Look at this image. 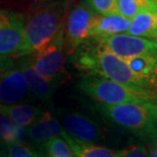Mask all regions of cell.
<instances>
[{"label": "cell", "instance_id": "52a82bcc", "mask_svg": "<svg viewBox=\"0 0 157 157\" xmlns=\"http://www.w3.org/2000/svg\"><path fill=\"white\" fill-rule=\"evenodd\" d=\"M25 46V18L10 10H0V57L21 55Z\"/></svg>", "mask_w": 157, "mask_h": 157}, {"label": "cell", "instance_id": "5bb4252c", "mask_svg": "<svg viewBox=\"0 0 157 157\" xmlns=\"http://www.w3.org/2000/svg\"><path fill=\"white\" fill-rule=\"evenodd\" d=\"M125 61L145 88L157 90V56L137 57Z\"/></svg>", "mask_w": 157, "mask_h": 157}, {"label": "cell", "instance_id": "d6986e66", "mask_svg": "<svg viewBox=\"0 0 157 157\" xmlns=\"http://www.w3.org/2000/svg\"><path fill=\"white\" fill-rule=\"evenodd\" d=\"M26 136H28V129L18 126L8 117L0 113V141L9 146L24 142Z\"/></svg>", "mask_w": 157, "mask_h": 157}, {"label": "cell", "instance_id": "cb8c5ba5", "mask_svg": "<svg viewBox=\"0 0 157 157\" xmlns=\"http://www.w3.org/2000/svg\"><path fill=\"white\" fill-rule=\"evenodd\" d=\"M148 157H157V143L154 142V144L151 146L149 150Z\"/></svg>", "mask_w": 157, "mask_h": 157}, {"label": "cell", "instance_id": "8992f818", "mask_svg": "<svg viewBox=\"0 0 157 157\" xmlns=\"http://www.w3.org/2000/svg\"><path fill=\"white\" fill-rule=\"evenodd\" d=\"M93 39L97 40L108 51L123 60L144 56H157L156 41L134 36L128 34Z\"/></svg>", "mask_w": 157, "mask_h": 157}, {"label": "cell", "instance_id": "d4e9b609", "mask_svg": "<svg viewBox=\"0 0 157 157\" xmlns=\"http://www.w3.org/2000/svg\"><path fill=\"white\" fill-rule=\"evenodd\" d=\"M0 157H2V156H1V155H0Z\"/></svg>", "mask_w": 157, "mask_h": 157}, {"label": "cell", "instance_id": "9a60e30c", "mask_svg": "<svg viewBox=\"0 0 157 157\" xmlns=\"http://www.w3.org/2000/svg\"><path fill=\"white\" fill-rule=\"evenodd\" d=\"M43 113V109L32 105L15 103L8 105L0 103V113L8 117L13 123L22 128H29L34 125L41 118Z\"/></svg>", "mask_w": 157, "mask_h": 157}, {"label": "cell", "instance_id": "44dd1931", "mask_svg": "<svg viewBox=\"0 0 157 157\" xmlns=\"http://www.w3.org/2000/svg\"><path fill=\"white\" fill-rule=\"evenodd\" d=\"M84 3L96 14L110 15L118 14L116 0H84Z\"/></svg>", "mask_w": 157, "mask_h": 157}, {"label": "cell", "instance_id": "9c48e42d", "mask_svg": "<svg viewBox=\"0 0 157 157\" xmlns=\"http://www.w3.org/2000/svg\"><path fill=\"white\" fill-rule=\"evenodd\" d=\"M96 13L85 3L76 5L68 13L64 23V43L68 54H73L89 40L91 22Z\"/></svg>", "mask_w": 157, "mask_h": 157}, {"label": "cell", "instance_id": "ffe728a7", "mask_svg": "<svg viewBox=\"0 0 157 157\" xmlns=\"http://www.w3.org/2000/svg\"><path fill=\"white\" fill-rule=\"evenodd\" d=\"M44 147L49 157H75L68 144L62 138H56L45 143Z\"/></svg>", "mask_w": 157, "mask_h": 157}, {"label": "cell", "instance_id": "ba28073f", "mask_svg": "<svg viewBox=\"0 0 157 157\" xmlns=\"http://www.w3.org/2000/svg\"><path fill=\"white\" fill-rule=\"evenodd\" d=\"M28 92V84L19 65L7 57H0V103L15 105Z\"/></svg>", "mask_w": 157, "mask_h": 157}, {"label": "cell", "instance_id": "5b68a950", "mask_svg": "<svg viewBox=\"0 0 157 157\" xmlns=\"http://www.w3.org/2000/svg\"><path fill=\"white\" fill-rule=\"evenodd\" d=\"M65 56L66 48L63 29L48 46L34 54L31 62L43 77L54 83L64 71Z\"/></svg>", "mask_w": 157, "mask_h": 157}, {"label": "cell", "instance_id": "4fadbf2b", "mask_svg": "<svg viewBox=\"0 0 157 157\" xmlns=\"http://www.w3.org/2000/svg\"><path fill=\"white\" fill-rule=\"evenodd\" d=\"M131 21L119 14L100 15L95 14L91 22L89 39L106 38V36L126 33Z\"/></svg>", "mask_w": 157, "mask_h": 157}, {"label": "cell", "instance_id": "2e32d148", "mask_svg": "<svg viewBox=\"0 0 157 157\" xmlns=\"http://www.w3.org/2000/svg\"><path fill=\"white\" fill-rule=\"evenodd\" d=\"M128 35L148 40H157V10L144 11L131 21Z\"/></svg>", "mask_w": 157, "mask_h": 157}, {"label": "cell", "instance_id": "30bf717a", "mask_svg": "<svg viewBox=\"0 0 157 157\" xmlns=\"http://www.w3.org/2000/svg\"><path fill=\"white\" fill-rule=\"evenodd\" d=\"M62 128L72 139L84 143H92L102 137L101 130L96 124L83 113H68L61 118Z\"/></svg>", "mask_w": 157, "mask_h": 157}, {"label": "cell", "instance_id": "e0dca14e", "mask_svg": "<svg viewBox=\"0 0 157 157\" xmlns=\"http://www.w3.org/2000/svg\"><path fill=\"white\" fill-rule=\"evenodd\" d=\"M62 139L68 144L75 157H119V150L113 151L106 147L78 141L69 137L65 132L62 135Z\"/></svg>", "mask_w": 157, "mask_h": 157}, {"label": "cell", "instance_id": "6da1fadb", "mask_svg": "<svg viewBox=\"0 0 157 157\" xmlns=\"http://www.w3.org/2000/svg\"><path fill=\"white\" fill-rule=\"evenodd\" d=\"M72 63L87 73V76H97L131 87L145 88L125 60L108 51L95 39H89L76 50Z\"/></svg>", "mask_w": 157, "mask_h": 157}, {"label": "cell", "instance_id": "603a6c76", "mask_svg": "<svg viewBox=\"0 0 157 157\" xmlns=\"http://www.w3.org/2000/svg\"><path fill=\"white\" fill-rule=\"evenodd\" d=\"M119 157H148V152L144 146L132 145L119 150Z\"/></svg>", "mask_w": 157, "mask_h": 157}, {"label": "cell", "instance_id": "7c38bea8", "mask_svg": "<svg viewBox=\"0 0 157 157\" xmlns=\"http://www.w3.org/2000/svg\"><path fill=\"white\" fill-rule=\"evenodd\" d=\"M62 125L48 111H44L38 121L28 128V137L37 144H45L56 138H62Z\"/></svg>", "mask_w": 157, "mask_h": 157}, {"label": "cell", "instance_id": "277c9868", "mask_svg": "<svg viewBox=\"0 0 157 157\" xmlns=\"http://www.w3.org/2000/svg\"><path fill=\"white\" fill-rule=\"evenodd\" d=\"M78 88L83 94L103 105L157 103V90L131 87L97 76H86L81 79Z\"/></svg>", "mask_w": 157, "mask_h": 157}, {"label": "cell", "instance_id": "3957f363", "mask_svg": "<svg viewBox=\"0 0 157 157\" xmlns=\"http://www.w3.org/2000/svg\"><path fill=\"white\" fill-rule=\"evenodd\" d=\"M94 108L110 123L157 141V103H98Z\"/></svg>", "mask_w": 157, "mask_h": 157}, {"label": "cell", "instance_id": "7402d4cb", "mask_svg": "<svg viewBox=\"0 0 157 157\" xmlns=\"http://www.w3.org/2000/svg\"><path fill=\"white\" fill-rule=\"evenodd\" d=\"M7 157H42L29 144L25 142L14 143L7 146Z\"/></svg>", "mask_w": 157, "mask_h": 157}, {"label": "cell", "instance_id": "7a4b0ae2", "mask_svg": "<svg viewBox=\"0 0 157 157\" xmlns=\"http://www.w3.org/2000/svg\"><path fill=\"white\" fill-rule=\"evenodd\" d=\"M66 6L63 0L46 3L25 19V46L19 57L36 54L58 36L64 29Z\"/></svg>", "mask_w": 157, "mask_h": 157}, {"label": "cell", "instance_id": "484cf974", "mask_svg": "<svg viewBox=\"0 0 157 157\" xmlns=\"http://www.w3.org/2000/svg\"><path fill=\"white\" fill-rule=\"evenodd\" d=\"M155 142H156V143H157V141H155Z\"/></svg>", "mask_w": 157, "mask_h": 157}, {"label": "cell", "instance_id": "8fae6325", "mask_svg": "<svg viewBox=\"0 0 157 157\" xmlns=\"http://www.w3.org/2000/svg\"><path fill=\"white\" fill-rule=\"evenodd\" d=\"M28 84L29 91L42 101H49L54 91V83L45 79L33 66L31 59H23L18 63Z\"/></svg>", "mask_w": 157, "mask_h": 157}, {"label": "cell", "instance_id": "ac0fdd59", "mask_svg": "<svg viewBox=\"0 0 157 157\" xmlns=\"http://www.w3.org/2000/svg\"><path fill=\"white\" fill-rule=\"evenodd\" d=\"M157 10L156 0H116L118 14L128 19H133L144 11Z\"/></svg>", "mask_w": 157, "mask_h": 157}, {"label": "cell", "instance_id": "4316f807", "mask_svg": "<svg viewBox=\"0 0 157 157\" xmlns=\"http://www.w3.org/2000/svg\"><path fill=\"white\" fill-rule=\"evenodd\" d=\"M156 1H157V0H156Z\"/></svg>", "mask_w": 157, "mask_h": 157}]
</instances>
